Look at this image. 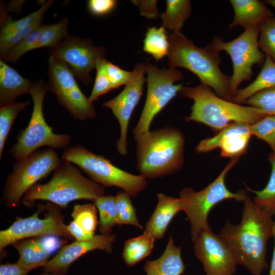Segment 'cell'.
Masks as SVG:
<instances>
[{
	"instance_id": "cell-1",
	"label": "cell",
	"mask_w": 275,
	"mask_h": 275,
	"mask_svg": "<svg viewBox=\"0 0 275 275\" xmlns=\"http://www.w3.org/2000/svg\"><path fill=\"white\" fill-rule=\"evenodd\" d=\"M240 224L229 221L219 235L233 253L238 264L252 275H261L268 268L266 246L274 235V219L247 195Z\"/></svg>"
},
{
	"instance_id": "cell-2",
	"label": "cell",
	"mask_w": 275,
	"mask_h": 275,
	"mask_svg": "<svg viewBox=\"0 0 275 275\" xmlns=\"http://www.w3.org/2000/svg\"><path fill=\"white\" fill-rule=\"evenodd\" d=\"M136 169L150 179L178 171L184 163V135L178 129L166 126L134 138Z\"/></svg>"
},
{
	"instance_id": "cell-3",
	"label": "cell",
	"mask_w": 275,
	"mask_h": 275,
	"mask_svg": "<svg viewBox=\"0 0 275 275\" xmlns=\"http://www.w3.org/2000/svg\"><path fill=\"white\" fill-rule=\"evenodd\" d=\"M179 93L181 97L194 101L185 121L204 124L215 131L219 132L232 123L253 124L271 115L261 109L222 98L201 82L195 87H183Z\"/></svg>"
},
{
	"instance_id": "cell-4",
	"label": "cell",
	"mask_w": 275,
	"mask_h": 275,
	"mask_svg": "<svg viewBox=\"0 0 275 275\" xmlns=\"http://www.w3.org/2000/svg\"><path fill=\"white\" fill-rule=\"evenodd\" d=\"M169 42L167 56L169 67L188 70L217 95L233 101L230 89V76L224 74L220 69L219 51L210 44L205 47L197 46L181 32L172 33Z\"/></svg>"
},
{
	"instance_id": "cell-5",
	"label": "cell",
	"mask_w": 275,
	"mask_h": 275,
	"mask_svg": "<svg viewBox=\"0 0 275 275\" xmlns=\"http://www.w3.org/2000/svg\"><path fill=\"white\" fill-rule=\"evenodd\" d=\"M47 183H37L25 194L22 203L31 205L37 200L48 201L61 208L77 200L94 201L104 196L103 186L85 177L72 163L63 160Z\"/></svg>"
},
{
	"instance_id": "cell-6",
	"label": "cell",
	"mask_w": 275,
	"mask_h": 275,
	"mask_svg": "<svg viewBox=\"0 0 275 275\" xmlns=\"http://www.w3.org/2000/svg\"><path fill=\"white\" fill-rule=\"evenodd\" d=\"M42 80L33 82L29 90L33 102V112L27 127L16 137L17 141L10 150V154L17 161H23L41 147L52 149L69 148L71 136L68 133L57 134L47 123L43 114V104L48 92Z\"/></svg>"
},
{
	"instance_id": "cell-7",
	"label": "cell",
	"mask_w": 275,
	"mask_h": 275,
	"mask_svg": "<svg viewBox=\"0 0 275 275\" xmlns=\"http://www.w3.org/2000/svg\"><path fill=\"white\" fill-rule=\"evenodd\" d=\"M61 157L63 160L76 165L92 181L104 187H118L132 197L147 186L146 178L118 168L104 156L96 154L81 145L65 149Z\"/></svg>"
},
{
	"instance_id": "cell-8",
	"label": "cell",
	"mask_w": 275,
	"mask_h": 275,
	"mask_svg": "<svg viewBox=\"0 0 275 275\" xmlns=\"http://www.w3.org/2000/svg\"><path fill=\"white\" fill-rule=\"evenodd\" d=\"M238 159H232L217 178L203 189L195 191L192 188L185 187L180 193L179 199L181 209L189 220L193 242L201 231L211 228L208 224V216L215 205L228 199L242 202L247 196L244 190L232 193L225 184L227 173Z\"/></svg>"
},
{
	"instance_id": "cell-9",
	"label": "cell",
	"mask_w": 275,
	"mask_h": 275,
	"mask_svg": "<svg viewBox=\"0 0 275 275\" xmlns=\"http://www.w3.org/2000/svg\"><path fill=\"white\" fill-rule=\"evenodd\" d=\"M62 161L54 149L48 148L36 151L26 159L15 162L2 191L4 204L9 208L19 207L29 189L53 172Z\"/></svg>"
},
{
	"instance_id": "cell-10",
	"label": "cell",
	"mask_w": 275,
	"mask_h": 275,
	"mask_svg": "<svg viewBox=\"0 0 275 275\" xmlns=\"http://www.w3.org/2000/svg\"><path fill=\"white\" fill-rule=\"evenodd\" d=\"M260 31V26H253L244 30L232 41L225 42L216 37L210 44L217 51L226 52L231 59L233 73L230 76V89L233 99L241 83L251 80L253 66L260 65L265 61L266 55L258 44Z\"/></svg>"
},
{
	"instance_id": "cell-11",
	"label": "cell",
	"mask_w": 275,
	"mask_h": 275,
	"mask_svg": "<svg viewBox=\"0 0 275 275\" xmlns=\"http://www.w3.org/2000/svg\"><path fill=\"white\" fill-rule=\"evenodd\" d=\"M146 73L147 96L140 119L133 130L134 138L150 131L155 116L183 87L182 84H175L183 79L182 73L175 68L159 69L148 63Z\"/></svg>"
},
{
	"instance_id": "cell-12",
	"label": "cell",
	"mask_w": 275,
	"mask_h": 275,
	"mask_svg": "<svg viewBox=\"0 0 275 275\" xmlns=\"http://www.w3.org/2000/svg\"><path fill=\"white\" fill-rule=\"evenodd\" d=\"M48 63V91L55 95L59 103L75 119L94 118L96 114L93 103L80 90L69 66L51 56Z\"/></svg>"
},
{
	"instance_id": "cell-13",
	"label": "cell",
	"mask_w": 275,
	"mask_h": 275,
	"mask_svg": "<svg viewBox=\"0 0 275 275\" xmlns=\"http://www.w3.org/2000/svg\"><path fill=\"white\" fill-rule=\"evenodd\" d=\"M49 211L44 218L39 217L44 206L41 205L32 215L18 217L7 229L0 231V252L16 241L30 237L54 235L71 239L66 225L60 213V209L52 204L47 205Z\"/></svg>"
},
{
	"instance_id": "cell-14",
	"label": "cell",
	"mask_w": 275,
	"mask_h": 275,
	"mask_svg": "<svg viewBox=\"0 0 275 275\" xmlns=\"http://www.w3.org/2000/svg\"><path fill=\"white\" fill-rule=\"evenodd\" d=\"M147 64H137L132 71L129 81L122 91L114 98L104 102L102 106L109 108L117 119L120 135L116 143L118 153L123 156L127 154V130L133 112L143 94V86L146 81Z\"/></svg>"
},
{
	"instance_id": "cell-15",
	"label": "cell",
	"mask_w": 275,
	"mask_h": 275,
	"mask_svg": "<svg viewBox=\"0 0 275 275\" xmlns=\"http://www.w3.org/2000/svg\"><path fill=\"white\" fill-rule=\"evenodd\" d=\"M50 52V56L66 63L75 76L85 85L91 83L90 72L95 68L97 62L105 58L103 47L94 46L88 40L69 36Z\"/></svg>"
},
{
	"instance_id": "cell-16",
	"label": "cell",
	"mask_w": 275,
	"mask_h": 275,
	"mask_svg": "<svg viewBox=\"0 0 275 275\" xmlns=\"http://www.w3.org/2000/svg\"><path fill=\"white\" fill-rule=\"evenodd\" d=\"M194 242L195 254L201 262L206 275H233L237 262L231 251L212 229L201 231Z\"/></svg>"
},
{
	"instance_id": "cell-17",
	"label": "cell",
	"mask_w": 275,
	"mask_h": 275,
	"mask_svg": "<svg viewBox=\"0 0 275 275\" xmlns=\"http://www.w3.org/2000/svg\"><path fill=\"white\" fill-rule=\"evenodd\" d=\"M251 125L232 123L215 136L201 141L195 151L198 153H204L219 148L221 156L231 159L239 158L246 152L251 136L253 135Z\"/></svg>"
},
{
	"instance_id": "cell-18",
	"label": "cell",
	"mask_w": 275,
	"mask_h": 275,
	"mask_svg": "<svg viewBox=\"0 0 275 275\" xmlns=\"http://www.w3.org/2000/svg\"><path fill=\"white\" fill-rule=\"evenodd\" d=\"M116 238L115 234L95 235L92 238L84 241H76L63 246L57 254L49 260L43 267L44 273L64 275L70 265L85 254L101 250L107 253L112 251V245Z\"/></svg>"
},
{
	"instance_id": "cell-19",
	"label": "cell",
	"mask_w": 275,
	"mask_h": 275,
	"mask_svg": "<svg viewBox=\"0 0 275 275\" xmlns=\"http://www.w3.org/2000/svg\"><path fill=\"white\" fill-rule=\"evenodd\" d=\"M234 12V19L229 30L237 26L248 29L260 26L267 20L274 18L264 3L258 0H230Z\"/></svg>"
},
{
	"instance_id": "cell-20",
	"label": "cell",
	"mask_w": 275,
	"mask_h": 275,
	"mask_svg": "<svg viewBox=\"0 0 275 275\" xmlns=\"http://www.w3.org/2000/svg\"><path fill=\"white\" fill-rule=\"evenodd\" d=\"M158 202L153 214L146 226L143 233L152 236L155 240L161 238L175 215L181 207L179 198L166 195H157Z\"/></svg>"
},
{
	"instance_id": "cell-21",
	"label": "cell",
	"mask_w": 275,
	"mask_h": 275,
	"mask_svg": "<svg viewBox=\"0 0 275 275\" xmlns=\"http://www.w3.org/2000/svg\"><path fill=\"white\" fill-rule=\"evenodd\" d=\"M33 82L22 77L6 62L0 61V105L16 102V99L29 93Z\"/></svg>"
},
{
	"instance_id": "cell-22",
	"label": "cell",
	"mask_w": 275,
	"mask_h": 275,
	"mask_svg": "<svg viewBox=\"0 0 275 275\" xmlns=\"http://www.w3.org/2000/svg\"><path fill=\"white\" fill-rule=\"evenodd\" d=\"M144 270L147 275H181L184 272L181 248L176 246L172 236L162 255L156 260L147 261Z\"/></svg>"
},
{
	"instance_id": "cell-23",
	"label": "cell",
	"mask_w": 275,
	"mask_h": 275,
	"mask_svg": "<svg viewBox=\"0 0 275 275\" xmlns=\"http://www.w3.org/2000/svg\"><path fill=\"white\" fill-rule=\"evenodd\" d=\"M12 245L19 253L17 263L29 272L38 267H44L49 261L50 252L40 239H23Z\"/></svg>"
},
{
	"instance_id": "cell-24",
	"label": "cell",
	"mask_w": 275,
	"mask_h": 275,
	"mask_svg": "<svg viewBox=\"0 0 275 275\" xmlns=\"http://www.w3.org/2000/svg\"><path fill=\"white\" fill-rule=\"evenodd\" d=\"M53 2H44L39 9L18 20L6 18L1 26L0 36L14 33L19 38L25 39L42 24L43 16Z\"/></svg>"
},
{
	"instance_id": "cell-25",
	"label": "cell",
	"mask_w": 275,
	"mask_h": 275,
	"mask_svg": "<svg viewBox=\"0 0 275 275\" xmlns=\"http://www.w3.org/2000/svg\"><path fill=\"white\" fill-rule=\"evenodd\" d=\"M263 67L255 79L246 87L238 89L233 102L243 104L249 98L263 90L275 87V63L266 56Z\"/></svg>"
},
{
	"instance_id": "cell-26",
	"label": "cell",
	"mask_w": 275,
	"mask_h": 275,
	"mask_svg": "<svg viewBox=\"0 0 275 275\" xmlns=\"http://www.w3.org/2000/svg\"><path fill=\"white\" fill-rule=\"evenodd\" d=\"M191 13L190 1L167 0L166 11L160 15L162 26L173 33L180 32Z\"/></svg>"
},
{
	"instance_id": "cell-27",
	"label": "cell",
	"mask_w": 275,
	"mask_h": 275,
	"mask_svg": "<svg viewBox=\"0 0 275 275\" xmlns=\"http://www.w3.org/2000/svg\"><path fill=\"white\" fill-rule=\"evenodd\" d=\"M155 240L153 237L144 233L127 240L122 254L126 264L133 266L147 257L153 249Z\"/></svg>"
},
{
	"instance_id": "cell-28",
	"label": "cell",
	"mask_w": 275,
	"mask_h": 275,
	"mask_svg": "<svg viewBox=\"0 0 275 275\" xmlns=\"http://www.w3.org/2000/svg\"><path fill=\"white\" fill-rule=\"evenodd\" d=\"M170 47L169 37L165 28H148L144 40L143 50L156 61L168 56Z\"/></svg>"
},
{
	"instance_id": "cell-29",
	"label": "cell",
	"mask_w": 275,
	"mask_h": 275,
	"mask_svg": "<svg viewBox=\"0 0 275 275\" xmlns=\"http://www.w3.org/2000/svg\"><path fill=\"white\" fill-rule=\"evenodd\" d=\"M99 214V231L101 234L111 233L113 227L118 225L116 198L103 196L94 201Z\"/></svg>"
},
{
	"instance_id": "cell-30",
	"label": "cell",
	"mask_w": 275,
	"mask_h": 275,
	"mask_svg": "<svg viewBox=\"0 0 275 275\" xmlns=\"http://www.w3.org/2000/svg\"><path fill=\"white\" fill-rule=\"evenodd\" d=\"M268 160L271 164V171L269 181L266 186L261 190H254L248 188L254 193V201L272 216L275 215V154H269Z\"/></svg>"
},
{
	"instance_id": "cell-31",
	"label": "cell",
	"mask_w": 275,
	"mask_h": 275,
	"mask_svg": "<svg viewBox=\"0 0 275 275\" xmlns=\"http://www.w3.org/2000/svg\"><path fill=\"white\" fill-rule=\"evenodd\" d=\"M29 102H17L0 107V158H2L7 138L18 115L25 109Z\"/></svg>"
},
{
	"instance_id": "cell-32",
	"label": "cell",
	"mask_w": 275,
	"mask_h": 275,
	"mask_svg": "<svg viewBox=\"0 0 275 275\" xmlns=\"http://www.w3.org/2000/svg\"><path fill=\"white\" fill-rule=\"evenodd\" d=\"M67 18H64L53 24L45 25L42 31L36 49L41 47H56L62 41L68 36L67 34Z\"/></svg>"
},
{
	"instance_id": "cell-33",
	"label": "cell",
	"mask_w": 275,
	"mask_h": 275,
	"mask_svg": "<svg viewBox=\"0 0 275 275\" xmlns=\"http://www.w3.org/2000/svg\"><path fill=\"white\" fill-rule=\"evenodd\" d=\"M130 197L124 191L118 192L115 196L118 225H132L143 229L142 225L138 221Z\"/></svg>"
},
{
	"instance_id": "cell-34",
	"label": "cell",
	"mask_w": 275,
	"mask_h": 275,
	"mask_svg": "<svg viewBox=\"0 0 275 275\" xmlns=\"http://www.w3.org/2000/svg\"><path fill=\"white\" fill-rule=\"evenodd\" d=\"M96 208L95 204H76L71 213L73 220L92 236L98 224Z\"/></svg>"
},
{
	"instance_id": "cell-35",
	"label": "cell",
	"mask_w": 275,
	"mask_h": 275,
	"mask_svg": "<svg viewBox=\"0 0 275 275\" xmlns=\"http://www.w3.org/2000/svg\"><path fill=\"white\" fill-rule=\"evenodd\" d=\"M44 25L45 24H42L18 44L9 50L1 60L5 62L15 63L24 53L36 49Z\"/></svg>"
},
{
	"instance_id": "cell-36",
	"label": "cell",
	"mask_w": 275,
	"mask_h": 275,
	"mask_svg": "<svg viewBox=\"0 0 275 275\" xmlns=\"http://www.w3.org/2000/svg\"><path fill=\"white\" fill-rule=\"evenodd\" d=\"M253 135L266 142L275 154V115H269L251 125Z\"/></svg>"
},
{
	"instance_id": "cell-37",
	"label": "cell",
	"mask_w": 275,
	"mask_h": 275,
	"mask_svg": "<svg viewBox=\"0 0 275 275\" xmlns=\"http://www.w3.org/2000/svg\"><path fill=\"white\" fill-rule=\"evenodd\" d=\"M258 44L260 50L275 63V18L261 26Z\"/></svg>"
},
{
	"instance_id": "cell-38",
	"label": "cell",
	"mask_w": 275,
	"mask_h": 275,
	"mask_svg": "<svg viewBox=\"0 0 275 275\" xmlns=\"http://www.w3.org/2000/svg\"><path fill=\"white\" fill-rule=\"evenodd\" d=\"M105 58L98 60L95 66L96 70V77L93 89L89 100L93 102L101 95L113 90L112 85L107 75L105 63Z\"/></svg>"
},
{
	"instance_id": "cell-39",
	"label": "cell",
	"mask_w": 275,
	"mask_h": 275,
	"mask_svg": "<svg viewBox=\"0 0 275 275\" xmlns=\"http://www.w3.org/2000/svg\"><path fill=\"white\" fill-rule=\"evenodd\" d=\"M243 104L261 109L271 115H275V87L256 93Z\"/></svg>"
},
{
	"instance_id": "cell-40",
	"label": "cell",
	"mask_w": 275,
	"mask_h": 275,
	"mask_svg": "<svg viewBox=\"0 0 275 275\" xmlns=\"http://www.w3.org/2000/svg\"><path fill=\"white\" fill-rule=\"evenodd\" d=\"M105 67L107 75L114 89L126 85L132 77V71L124 70L107 60L105 61Z\"/></svg>"
},
{
	"instance_id": "cell-41",
	"label": "cell",
	"mask_w": 275,
	"mask_h": 275,
	"mask_svg": "<svg viewBox=\"0 0 275 275\" xmlns=\"http://www.w3.org/2000/svg\"><path fill=\"white\" fill-rule=\"evenodd\" d=\"M117 3L115 0H89L88 1V8L92 14L103 16L111 12Z\"/></svg>"
},
{
	"instance_id": "cell-42",
	"label": "cell",
	"mask_w": 275,
	"mask_h": 275,
	"mask_svg": "<svg viewBox=\"0 0 275 275\" xmlns=\"http://www.w3.org/2000/svg\"><path fill=\"white\" fill-rule=\"evenodd\" d=\"M133 4L139 8L140 14L149 19L158 17L159 13L156 1H132Z\"/></svg>"
},
{
	"instance_id": "cell-43",
	"label": "cell",
	"mask_w": 275,
	"mask_h": 275,
	"mask_svg": "<svg viewBox=\"0 0 275 275\" xmlns=\"http://www.w3.org/2000/svg\"><path fill=\"white\" fill-rule=\"evenodd\" d=\"M67 229L70 235L75 239L76 241L89 240L95 236H92L88 233L74 220L67 225Z\"/></svg>"
},
{
	"instance_id": "cell-44",
	"label": "cell",
	"mask_w": 275,
	"mask_h": 275,
	"mask_svg": "<svg viewBox=\"0 0 275 275\" xmlns=\"http://www.w3.org/2000/svg\"><path fill=\"white\" fill-rule=\"evenodd\" d=\"M29 272L17 263H6L0 266V275H28Z\"/></svg>"
},
{
	"instance_id": "cell-45",
	"label": "cell",
	"mask_w": 275,
	"mask_h": 275,
	"mask_svg": "<svg viewBox=\"0 0 275 275\" xmlns=\"http://www.w3.org/2000/svg\"><path fill=\"white\" fill-rule=\"evenodd\" d=\"M275 217V215H274ZM274 246L273 251V254L272 256V259L269 267V271L268 275H275V218H274Z\"/></svg>"
},
{
	"instance_id": "cell-46",
	"label": "cell",
	"mask_w": 275,
	"mask_h": 275,
	"mask_svg": "<svg viewBox=\"0 0 275 275\" xmlns=\"http://www.w3.org/2000/svg\"><path fill=\"white\" fill-rule=\"evenodd\" d=\"M264 3L269 4L275 8V0H267L264 1Z\"/></svg>"
},
{
	"instance_id": "cell-47",
	"label": "cell",
	"mask_w": 275,
	"mask_h": 275,
	"mask_svg": "<svg viewBox=\"0 0 275 275\" xmlns=\"http://www.w3.org/2000/svg\"><path fill=\"white\" fill-rule=\"evenodd\" d=\"M40 275H56V274L50 273H44L43 274H40Z\"/></svg>"
}]
</instances>
